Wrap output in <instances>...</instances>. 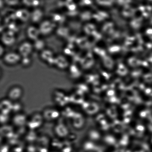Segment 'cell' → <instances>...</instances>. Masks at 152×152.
I'll return each instance as SVG.
<instances>
[]
</instances>
